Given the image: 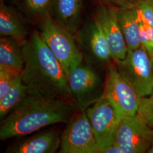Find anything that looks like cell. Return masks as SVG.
I'll use <instances>...</instances> for the list:
<instances>
[{"label": "cell", "mask_w": 153, "mask_h": 153, "mask_svg": "<svg viewBox=\"0 0 153 153\" xmlns=\"http://www.w3.org/2000/svg\"><path fill=\"white\" fill-rule=\"evenodd\" d=\"M21 45L25 61L21 77L28 95L73 102L65 71L39 32L34 30Z\"/></svg>", "instance_id": "6da1fadb"}, {"label": "cell", "mask_w": 153, "mask_h": 153, "mask_svg": "<svg viewBox=\"0 0 153 153\" xmlns=\"http://www.w3.org/2000/svg\"><path fill=\"white\" fill-rule=\"evenodd\" d=\"M78 112L71 101L28 95L2 120L0 139L23 137L47 126L66 123Z\"/></svg>", "instance_id": "7a4b0ae2"}, {"label": "cell", "mask_w": 153, "mask_h": 153, "mask_svg": "<svg viewBox=\"0 0 153 153\" xmlns=\"http://www.w3.org/2000/svg\"><path fill=\"white\" fill-rule=\"evenodd\" d=\"M39 33L68 76L84 59L73 33L57 23L50 14L42 19Z\"/></svg>", "instance_id": "3957f363"}, {"label": "cell", "mask_w": 153, "mask_h": 153, "mask_svg": "<svg viewBox=\"0 0 153 153\" xmlns=\"http://www.w3.org/2000/svg\"><path fill=\"white\" fill-rule=\"evenodd\" d=\"M115 62L120 74L141 97L151 94L153 89V61L142 47L128 50L124 60Z\"/></svg>", "instance_id": "277c9868"}, {"label": "cell", "mask_w": 153, "mask_h": 153, "mask_svg": "<svg viewBox=\"0 0 153 153\" xmlns=\"http://www.w3.org/2000/svg\"><path fill=\"white\" fill-rule=\"evenodd\" d=\"M73 101L80 112L95 104L104 93V84L91 64L82 62L68 76Z\"/></svg>", "instance_id": "5b68a950"}, {"label": "cell", "mask_w": 153, "mask_h": 153, "mask_svg": "<svg viewBox=\"0 0 153 153\" xmlns=\"http://www.w3.org/2000/svg\"><path fill=\"white\" fill-rule=\"evenodd\" d=\"M103 95L121 120L137 114L141 97L114 66H110L107 72Z\"/></svg>", "instance_id": "8992f818"}, {"label": "cell", "mask_w": 153, "mask_h": 153, "mask_svg": "<svg viewBox=\"0 0 153 153\" xmlns=\"http://www.w3.org/2000/svg\"><path fill=\"white\" fill-rule=\"evenodd\" d=\"M61 134L60 153H99L86 112L73 115Z\"/></svg>", "instance_id": "52a82bcc"}, {"label": "cell", "mask_w": 153, "mask_h": 153, "mask_svg": "<svg viewBox=\"0 0 153 153\" xmlns=\"http://www.w3.org/2000/svg\"><path fill=\"white\" fill-rule=\"evenodd\" d=\"M85 112L100 152L115 142L116 131L121 120L112 105L103 95Z\"/></svg>", "instance_id": "ba28073f"}, {"label": "cell", "mask_w": 153, "mask_h": 153, "mask_svg": "<svg viewBox=\"0 0 153 153\" xmlns=\"http://www.w3.org/2000/svg\"><path fill=\"white\" fill-rule=\"evenodd\" d=\"M153 140V129L136 114L121 120L115 142L124 153H147Z\"/></svg>", "instance_id": "9c48e42d"}, {"label": "cell", "mask_w": 153, "mask_h": 153, "mask_svg": "<svg viewBox=\"0 0 153 153\" xmlns=\"http://www.w3.org/2000/svg\"><path fill=\"white\" fill-rule=\"evenodd\" d=\"M81 49L88 63L106 64L113 60L109 45L95 20L86 24L78 31Z\"/></svg>", "instance_id": "30bf717a"}, {"label": "cell", "mask_w": 153, "mask_h": 153, "mask_svg": "<svg viewBox=\"0 0 153 153\" xmlns=\"http://www.w3.org/2000/svg\"><path fill=\"white\" fill-rule=\"evenodd\" d=\"M101 28L115 62L126 58L128 49L118 21L117 8L103 5L98 10L95 19Z\"/></svg>", "instance_id": "8fae6325"}, {"label": "cell", "mask_w": 153, "mask_h": 153, "mask_svg": "<svg viewBox=\"0 0 153 153\" xmlns=\"http://www.w3.org/2000/svg\"><path fill=\"white\" fill-rule=\"evenodd\" d=\"M61 135L50 129L24 139L10 146L6 153H54L60 147Z\"/></svg>", "instance_id": "7c38bea8"}, {"label": "cell", "mask_w": 153, "mask_h": 153, "mask_svg": "<svg viewBox=\"0 0 153 153\" xmlns=\"http://www.w3.org/2000/svg\"><path fill=\"white\" fill-rule=\"evenodd\" d=\"M118 21L128 50L141 47L140 17L136 7L130 2H124L117 8Z\"/></svg>", "instance_id": "4fadbf2b"}, {"label": "cell", "mask_w": 153, "mask_h": 153, "mask_svg": "<svg viewBox=\"0 0 153 153\" xmlns=\"http://www.w3.org/2000/svg\"><path fill=\"white\" fill-rule=\"evenodd\" d=\"M82 3V0H53L50 16L57 23L74 34L80 26Z\"/></svg>", "instance_id": "5bb4252c"}, {"label": "cell", "mask_w": 153, "mask_h": 153, "mask_svg": "<svg viewBox=\"0 0 153 153\" xmlns=\"http://www.w3.org/2000/svg\"><path fill=\"white\" fill-rule=\"evenodd\" d=\"M0 35L15 39L21 43L28 35L24 20L14 9L6 5L3 1H1L0 5Z\"/></svg>", "instance_id": "9a60e30c"}, {"label": "cell", "mask_w": 153, "mask_h": 153, "mask_svg": "<svg viewBox=\"0 0 153 153\" xmlns=\"http://www.w3.org/2000/svg\"><path fill=\"white\" fill-rule=\"evenodd\" d=\"M21 43L9 36L0 38V66L21 73L24 67Z\"/></svg>", "instance_id": "2e32d148"}, {"label": "cell", "mask_w": 153, "mask_h": 153, "mask_svg": "<svg viewBox=\"0 0 153 153\" xmlns=\"http://www.w3.org/2000/svg\"><path fill=\"white\" fill-rule=\"evenodd\" d=\"M28 95L26 88L22 82L21 73L7 93L0 99V118L3 120L7 115L20 104Z\"/></svg>", "instance_id": "e0dca14e"}, {"label": "cell", "mask_w": 153, "mask_h": 153, "mask_svg": "<svg viewBox=\"0 0 153 153\" xmlns=\"http://www.w3.org/2000/svg\"><path fill=\"white\" fill-rule=\"evenodd\" d=\"M53 0H22L23 7L27 16L33 18H43L50 14Z\"/></svg>", "instance_id": "ac0fdd59"}, {"label": "cell", "mask_w": 153, "mask_h": 153, "mask_svg": "<svg viewBox=\"0 0 153 153\" xmlns=\"http://www.w3.org/2000/svg\"><path fill=\"white\" fill-rule=\"evenodd\" d=\"M137 115L153 129V89L149 95L141 98Z\"/></svg>", "instance_id": "d6986e66"}, {"label": "cell", "mask_w": 153, "mask_h": 153, "mask_svg": "<svg viewBox=\"0 0 153 153\" xmlns=\"http://www.w3.org/2000/svg\"><path fill=\"white\" fill-rule=\"evenodd\" d=\"M21 73L0 66V99L4 97Z\"/></svg>", "instance_id": "ffe728a7"}, {"label": "cell", "mask_w": 153, "mask_h": 153, "mask_svg": "<svg viewBox=\"0 0 153 153\" xmlns=\"http://www.w3.org/2000/svg\"><path fill=\"white\" fill-rule=\"evenodd\" d=\"M130 2L136 7L143 19L153 27V0H133Z\"/></svg>", "instance_id": "44dd1931"}, {"label": "cell", "mask_w": 153, "mask_h": 153, "mask_svg": "<svg viewBox=\"0 0 153 153\" xmlns=\"http://www.w3.org/2000/svg\"><path fill=\"white\" fill-rule=\"evenodd\" d=\"M145 22L146 23V26L149 35V48L147 52L153 61V27L149 25L145 21Z\"/></svg>", "instance_id": "7402d4cb"}, {"label": "cell", "mask_w": 153, "mask_h": 153, "mask_svg": "<svg viewBox=\"0 0 153 153\" xmlns=\"http://www.w3.org/2000/svg\"><path fill=\"white\" fill-rule=\"evenodd\" d=\"M99 153H124V152L121 148L114 142L109 146L101 150Z\"/></svg>", "instance_id": "603a6c76"}, {"label": "cell", "mask_w": 153, "mask_h": 153, "mask_svg": "<svg viewBox=\"0 0 153 153\" xmlns=\"http://www.w3.org/2000/svg\"><path fill=\"white\" fill-rule=\"evenodd\" d=\"M147 153H153V140L152 143V145L150 146V148H149V149L148 150Z\"/></svg>", "instance_id": "cb8c5ba5"}, {"label": "cell", "mask_w": 153, "mask_h": 153, "mask_svg": "<svg viewBox=\"0 0 153 153\" xmlns=\"http://www.w3.org/2000/svg\"><path fill=\"white\" fill-rule=\"evenodd\" d=\"M1 1H4V0H1Z\"/></svg>", "instance_id": "d4e9b609"}]
</instances>
